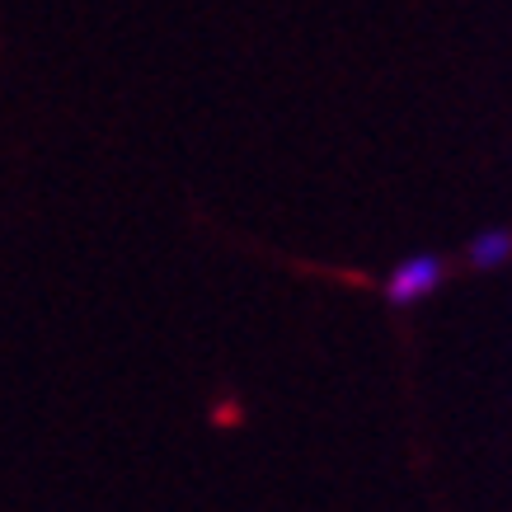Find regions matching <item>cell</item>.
<instances>
[{
  "label": "cell",
  "mask_w": 512,
  "mask_h": 512,
  "mask_svg": "<svg viewBox=\"0 0 512 512\" xmlns=\"http://www.w3.org/2000/svg\"><path fill=\"white\" fill-rule=\"evenodd\" d=\"M447 278V259H437V254H409L404 264L390 268L386 278V296L395 306H414L423 296H433Z\"/></svg>",
  "instance_id": "obj_1"
},
{
  "label": "cell",
  "mask_w": 512,
  "mask_h": 512,
  "mask_svg": "<svg viewBox=\"0 0 512 512\" xmlns=\"http://www.w3.org/2000/svg\"><path fill=\"white\" fill-rule=\"evenodd\" d=\"M466 259L475 268H498V264H508L512 259V231H484L470 240L466 249Z\"/></svg>",
  "instance_id": "obj_2"
}]
</instances>
